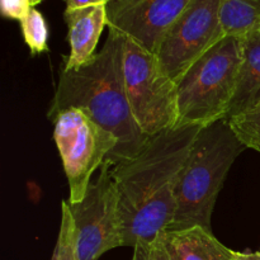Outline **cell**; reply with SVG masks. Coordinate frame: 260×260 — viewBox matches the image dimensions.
<instances>
[{
    "instance_id": "obj_1",
    "label": "cell",
    "mask_w": 260,
    "mask_h": 260,
    "mask_svg": "<svg viewBox=\"0 0 260 260\" xmlns=\"http://www.w3.org/2000/svg\"><path fill=\"white\" fill-rule=\"evenodd\" d=\"M202 127L178 124L150 137L134 157L112 167L119 197L123 246H147L172 225L175 192Z\"/></svg>"
},
{
    "instance_id": "obj_18",
    "label": "cell",
    "mask_w": 260,
    "mask_h": 260,
    "mask_svg": "<svg viewBox=\"0 0 260 260\" xmlns=\"http://www.w3.org/2000/svg\"><path fill=\"white\" fill-rule=\"evenodd\" d=\"M135 254L139 256L140 260H165L160 235L150 245L135 248Z\"/></svg>"
},
{
    "instance_id": "obj_13",
    "label": "cell",
    "mask_w": 260,
    "mask_h": 260,
    "mask_svg": "<svg viewBox=\"0 0 260 260\" xmlns=\"http://www.w3.org/2000/svg\"><path fill=\"white\" fill-rule=\"evenodd\" d=\"M221 24L225 36H245L260 24V0H222Z\"/></svg>"
},
{
    "instance_id": "obj_9",
    "label": "cell",
    "mask_w": 260,
    "mask_h": 260,
    "mask_svg": "<svg viewBox=\"0 0 260 260\" xmlns=\"http://www.w3.org/2000/svg\"><path fill=\"white\" fill-rule=\"evenodd\" d=\"M193 0H111L107 4L108 29L156 55L168 30Z\"/></svg>"
},
{
    "instance_id": "obj_14",
    "label": "cell",
    "mask_w": 260,
    "mask_h": 260,
    "mask_svg": "<svg viewBox=\"0 0 260 260\" xmlns=\"http://www.w3.org/2000/svg\"><path fill=\"white\" fill-rule=\"evenodd\" d=\"M228 121L246 149L260 152V101Z\"/></svg>"
},
{
    "instance_id": "obj_15",
    "label": "cell",
    "mask_w": 260,
    "mask_h": 260,
    "mask_svg": "<svg viewBox=\"0 0 260 260\" xmlns=\"http://www.w3.org/2000/svg\"><path fill=\"white\" fill-rule=\"evenodd\" d=\"M76 243H78V235H76L75 222L68 206V201H62L60 233L51 260H79Z\"/></svg>"
},
{
    "instance_id": "obj_22",
    "label": "cell",
    "mask_w": 260,
    "mask_h": 260,
    "mask_svg": "<svg viewBox=\"0 0 260 260\" xmlns=\"http://www.w3.org/2000/svg\"><path fill=\"white\" fill-rule=\"evenodd\" d=\"M132 260H140V259H139V256L134 253V258H132Z\"/></svg>"
},
{
    "instance_id": "obj_4",
    "label": "cell",
    "mask_w": 260,
    "mask_h": 260,
    "mask_svg": "<svg viewBox=\"0 0 260 260\" xmlns=\"http://www.w3.org/2000/svg\"><path fill=\"white\" fill-rule=\"evenodd\" d=\"M244 40L225 36L178 83L179 124L206 127L226 119L238 86Z\"/></svg>"
},
{
    "instance_id": "obj_11",
    "label": "cell",
    "mask_w": 260,
    "mask_h": 260,
    "mask_svg": "<svg viewBox=\"0 0 260 260\" xmlns=\"http://www.w3.org/2000/svg\"><path fill=\"white\" fill-rule=\"evenodd\" d=\"M165 260H239L240 251L223 245L202 226L165 230L160 234Z\"/></svg>"
},
{
    "instance_id": "obj_23",
    "label": "cell",
    "mask_w": 260,
    "mask_h": 260,
    "mask_svg": "<svg viewBox=\"0 0 260 260\" xmlns=\"http://www.w3.org/2000/svg\"><path fill=\"white\" fill-rule=\"evenodd\" d=\"M258 254H259V255H260V249H259V250H258Z\"/></svg>"
},
{
    "instance_id": "obj_16",
    "label": "cell",
    "mask_w": 260,
    "mask_h": 260,
    "mask_svg": "<svg viewBox=\"0 0 260 260\" xmlns=\"http://www.w3.org/2000/svg\"><path fill=\"white\" fill-rule=\"evenodd\" d=\"M23 37L33 55L47 51L48 28L45 17L35 8H30L24 18L20 20Z\"/></svg>"
},
{
    "instance_id": "obj_20",
    "label": "cell",
    "mask_w": 260,
    "mask_h": 260,
    "mask_svg": "<svg viewBox=\"0 0 260 260\" xmlns=\"http://www.w3.org/2000/svg\"><path fill=\"white\" fill-rule=\"evenodd\" d=\"M239 260H260V255L258 251H255V253H240Z\"/></svg>"
},
{
    "instance_id": "obj_5",
    "label": "cell",
    "mask_w": 260,
    "mask_h": 260,
    "mask_svg": "<svg viewBox=\"0 0 260 260\" xmlns=\"http://www.w3.org/2000/svg\"><path fill=\"white\" fill-rule=\"evenodd\" d=\"M123 79L132 116L146 136L179 124L178 84L162 70L155 53L128 37H124Z\"/></svg>"
},
{
    "instance_id": "obj_21",
    "label": "cell",
    "mask_w": 260,
    "mask_h": 260,
    "mask_svg": "<svg viewBox=\"0 0 260 260\" xmlns=\"http://www.w3.org/2000/svg\"><path fill=\"white\" fill-rule=\"evenodd\" d=\"M29 2H30V5H32V7H35V5L40 4V3L42 2V0H29Z\"/></svg>"
},
{
    "instance_id": "obj_3",
    "label": "cell",
    "mask_w": 260,
    "mask_h": 260,
    "mask_svg": "<svg viewBox=\"0 0 260 260\" xmlns=\"http://www.w3.org/2000/svg\"><path fill=\"white\" fill-rule=\"evenodd\" d=\"M244 149L228 119L202 127L180 174L175 192L177 210L168 230L192 226L212 230L211 218L217 196Z\"/></svg>"
},
{
    "instance_id": "obj_8",
    "label": "cell",
    "mask_w": 260,
    "mask_h": 260,
    "mask_svg": "<svg viewBox=\"0 0 260 260\" xmlns=\"http://www.w3.org/2000/svg\"><path fill=\"white\" fill-rule=\"evenodd\" d=\"M221 4L222 0H193L165 35L156 56L162 70L177 84L193 63L225 37Z\"/></svg>"
},
{
    "instance_id": "obj_2",
    "label": "cell",
    "mask_w": 260,
    "mask_h": 260,
    "mask_svg": "<svg viewBox=\"0 0 260 260\" xmlns=\"http://www.w3.org/2000/svg\"><path fill=\"white\" fill-rule=\"evenodd\" d=\"M124 36L108 29L103 47L85 65L61 69L48 118L61 112L78 108L118 140L116 150L106 160L118 164L139 154L150 137L137 126L128 101L123 79Z\"/></svg>"
},
{
    "instance_id": "obj_17",
    "label": "cell",
    "mask_w": 260,
    "mask_h": 260,
    "mask_svg": "<svg viewBox=\"0 0 260 260\" xmlns=\"http://www.w3.org/2000/svg\"><path fill=\"white\" fill-rule=\"evenodd\" d=\"M32 8L29 0H2V13L10 19L22 20Z\"/></svg>"
},
{
    "instance_id": "obj_10",
    "label": "cell",
    "mask_w": 260,
    "mask_h": 260,
    "mask_svg": "<svg viewBox=\"0 0 260 260\" xmlns=\"http://www.w3.org/2000/svg\"><path fill=\"white\" fill-rule=\"evenodd\" d=\"M66 25L70 55L65 57L63 69H76L88 63L95 55L104 27L108 24L107 5H91L79 9H66Z\"/></svg>"
},
{
    "instance_id": "obj_19",
    "label": "cell",
    "mask_w": 260,
    "mask_h": 260,
    "mask_svg": "<svg viewBox=\"0 0 260 260\" xmlns=\"http://www.w3.org/2000/svg\"><path fill=\"white\" fill-rule=\"evenodd\" d=\"M66 9H79V8L91 7V5H107L111 0H63Z\"/></svg>"
},
{
    "instance_id": "obj_6",
    "label": "cell",
    "mask_w": 260,
    "mask_h": 260,
    "mask_svg": "<svg viewBox=\"0 0 260 260\" xmlns=\"http://www.w3.org/2000/svg\"><path fill=\"white\" fill-rule=\"evenodd\" d=\"M52 122L53 139L69 182V202H81L91 183V175L116 150L118 140L78 108L61 112Z\"/></svg>"
},
{
    "instance_id": "obj_12",
    "label": "cell",
    "mask_w": 260,
    "mask_h": 260,
    "mask_svg": "<svg viewBox=\"0 0 260 260\" xmlns=\"http://www.w3.org/2000/svg\"><path fill=\"white\" fill-rule=\"evenodd\" d=\"M243 62L226 119L243 113L260 101V24L243 36Z\"/></svg>"
},
{
    "instance_id": "obj_7",
    "label": "cell",
    "mask_w": 260,
    "mask_h": 260,
    "mask_svg": "<svg viewBox=\"0 0 260 260\" xmlns=\"http://www.w3.org/2000/svg\"><path fill=\"white\" fill-rule=\"evenodd\" d=\"M112 167L109 161L103 162L81 202L68 201L78 235L79 260H98L107 251L123 246L119 197Z\"/></svg>"
}]
</instances>
